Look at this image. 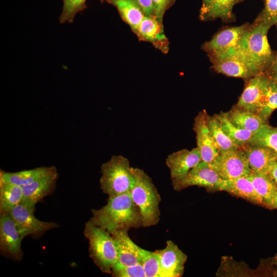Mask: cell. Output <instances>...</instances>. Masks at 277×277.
<instances>
[{"mask_svg": "<svg viewBox=\"0 0 277 277\" xmlns=\"http://www.w3.org/2000/svg\"><path fill=\"white\" fill-rule=\"evenodd\" d=\"M91 211L92 216L90 220L109 233L143 227L140 210L130 193L109 197L105 206Z\"/></svg>", "mask_w": 277, "mask_h": 277, "instance_id": "6da1fadb", "label": "cell"}, {"mask_svg": "<svg viewBox=\"0 0 277 277\" xmlns=\"http://www.w3.org/2000/svg\"><path fill=\"white\" fill-rule=\"evenodd\" d=\"M271 26L253 22L237 48L232 51L241 56L258 73H265L275 54L269 44L267 33Z\"/></svg>", "mask_w": 277, "mask_h": 277, "instance_id": "7a4b0ae2", "label": "cell"}, {"mask_svg": "<svg viewBox=\"0 0 277 277\" xmlns=\"http://www.w3.org/2000/svg\"><path fill=\"white\" fill-rule=\"evenodd\" d=\"M101 189L109 197L130 193L136 182L135 168L121 155H112L101 167Z\"/></svg>", "mask_w": 277, "mask_h": 277, "instance_id": "3957f363", "label": "cell"}, {"mask_svg": "<svg viewBox=\"0 0 277 277\" xmlns=\"http://www.w3.org/2000/svg\"><path fill=\"white\" fill-rule=\"evenodd\" d=\"M84 235L88 240L90 257L104 273H111L117 261L116 246L111 234L90 220L85 225Z\"/></svg>", "mask_w": 277, "mask_h": 277, "instance_id": "277c9868", "label": "cell"}, {"mask_svg": "<svg viewBox=\"0 0 277 277\" xmlns=\"http://www.w3.org/2000/svg\"><path fill=\"white\" fill-rule=\"evenodd\" d=\"M135 172L136 182L130 193L140 210L143 227L155 225L160 221V195L151 179L143 170L135 168Z\"/></svg>", "mask_w": 277, "mask_h": 277, "instance_id": "5b68a950", "label": "cell"}, {"mask_svg": "<svg viewBox=\"0 0 277 277\" xmlns=\"http://www.w3.org/2000/svg\"><path fill=\"white\" fill-rule=\"evenodd\" d=\"M35 209L21 203L8 213L14 222L22 240L27 236L39 238L47 231L58 227L55 222L37 219L34 214Z\"/></svg>", "mask_w": 277, "mask_h": 277, "instance_id": "8992f818", "label": "cell"}, {"mask_svg": "<svg viewBox=\"0 0 277 277\" xmlns=\"http://www.w3.org/2000/svg\"><path fill=\"white\" fill-rule=\"evenodd\" d=\"M209 164L222 180L247 176L251 173L247 156L241 147L220 153Z\"/></svg>", "mask_w": 277, "mask_h": 277, "instance_id": "52a82bcc", "label": "cell"}, {"mask_svg": "<svg viewBox=\"0 0 277 277\" xmlns=\"http://www.w3.org/2000/svg\"><path fill=\"white\" fill-rule=\"evenodd\" d=\"M249 27L250 24H245L225 28L204 43L202 49L210 60L224 55L238 47Z\"/></svg>", "mask_w": 277, "mask_h": 277, "instance_id": "ba28073f", "label": "cell"}, {"mask_svg": "<svg viewBox=\"0 0 277 277\" xmlns=\"http://www.w3.org/2000/svg\"><path fill=\"white\" fill-rule=\"evenodd\" d=\"M171 180L173 189L177 191L193 186L218 190L222 180L208 163L202 161L186 173Z\"/></svg>", "mask_w": 277, "mask_h": 277, "instance_id": "9c48e42d", "label": "cell"}, {"mask_svg": "<svg viewBox=\"0 0 277 277\" xmlns=\"http://www.w3.org/2000/svg\"><path fill=\"white\" fill-rule=\"evenodd\" d=\"M270 81L265 73L258 74L249 78L236 107L259 114L262 108Z\"/></svg>", "mask_w": 277, "mask_h": 277, "instance_id": "30bf717a", "label": "cell"}, {"mask_svg": "<svg viewBox=\"0 0 277 277\" xmlns=\"http://www.w3.org/2000/svg\"><path fill=\"white\" fill-rule=\"evenodd\" d=\"M19 233L8 213H0V252L6 258L19 261L23 258Z\"/></svg>", "mask_w": 277, "mask_h": 277, "instance_id": "8fae6325", "label": "cell"}, {"mask_svg": "<svg viewBox=\"0 0 277 277\" xmlns=\"http://www.w3.org/2000/svg\"><path fill=\"white\" fill-rule=\"evenodd\" d=\"M210 61L214 71L228 76L249 79L259 74L241 56L233 51Z\"/></svg>", "mask_w": 277, "mask_h": 277, "instance_id": "7c38bea8", "label": "cell"}, {"mask_svg": "<svg viewBox=\"0 0 277 277\" xmlns=\"http://www.w3.org/2000/svg\"><path fill=\"white\" fill-rule=\"evenodd\" d=\"M58 174L55 167L49 173L33 182L22 186L23 199L21 203L35 208L36 204L54 190Z\"/></svg>", "mask_w": 277, "mask_h": 277, "instance_id": "4fadbf2b", "label": "cell"}, {"mask_svg": "<svg viewBox=\"0 0 277 277\" xmlns=\"http://www.w3.org/2000/svg\"><path fill=\"white\" fill-rule=\"evenodd\" d=\"M155 251L159 256L164 277L183 276L187 256L176 244L169 240L164 248Z\"/></svg>", "mask_w": 277, "mask_h": 277, "instance_id": "5bb4252c", "label": "cell"}, {"mask_svg": "<svg viewBox=\"0 0 277 277\" xmlns=\"http://www.w3.org/2000/svg\"><path fill=\"white\" fill-rule=\"evenodd\" d=\"M208 117L209 115L205 111L200 112L194 119L193 129L202 161L210 164L219 152L214 145L210 134L208 125Z\"/></svg>", "mask_w": 277, "mask_h": 277, "instance_id": "9a60e30c", "label": "cell"}, {"mask_svg": "<svg viewBox=\"0 0 277 277\" xmlns=\"http://www.w3.org/2000/svg\"><path fill=\"white\" fill-rule=\"evenodd\" d=\"M110 233L114 240L116 248V262L125 266L142 263L144 249L132 241L128 235L127 230H116Z\"/></svg>", "mask_w": 277, "mask_h": 277, "instance_id": "2e32d148", "label": "cell"}, {"mask_svg": "<svg viewBox=\"0 0 277 277\" xmlns=\"http://www.w3.org/2000/svg\"><path fill=\"white\" fill-rule=\"evenodd\" d=\"M244 151L251 172L269 174L274 162L277 160L275 152L272 150L246 144L241 146Z\"/></svg>", "mask_w": 277, "mask_h": 277, "instance_id": "e0dca14e", "label": "cell"}, {"mask_svg": "<svg viewBox=\"0 0 277 277\" xmlns=\"http://www.w3.org/2000/svg\"><path fill=\"white\" fill-rule=\"evenodd\" d=\"M201 161V153L196 147L190 150L184 149L169 154L166 164L173 179L186 173Z\"/></svg>", "mask_w": 277, "mask_h": 277, "instance_id": "ac0fdd59", "label": "cell"}, {"mask_svg": "<svg viewBox=\"0 0 277 277\" xmlns=\"http://www.w3.org/2000/svg\"><path fill=\"white\" fill-rule=\"evenodd\" d=\"M135 33L140 38L150 42L162 52H167L168 42L164 34L162 22L154 16L145 15Z\"/></svg>", "mask_w": 277, "mask_h": 277, "instance_id": "d6986e66", "label": "cell"}, {"mask_svg": "<svg viewBox=\"0 0 277 277\" xmlns=\"http://www.w3.org/2000/svg\"><path fill=\"white\" fill-rule=\"evenodd\" d=\"M218 190L227 192L253 204L263 206L261 197L248 176L222 180Z\"/></svg>", "mask_w": 277, "mask_h": 277, "instance_id": "ffe728a7", "label": "cell"}, {"mask_svg": "<svg viewBox=\"0 0 277 277\" xmlns=\"http://www.w3.org/2000/svg\"><path fill=\"white\" fill-rule=\"evenodd\" d=\"M242 0H203L200 11V18L211 21L220 18L224 22L234 19L232 12L233 6Z\"/></svg>", "mask_w": 277, "mask_h": 277, "instance_id": "44dd1931", "label": "cell"}, {"mask_svg": "<svg viewBox=\"0 0 277 277\" xmlns=\"http://www.w3.org/2000/svg\"><path fill=\"white\" fill-rule=\"evenodd\" d=\"M108 2L117 8L122 18L135 33L145 16L141 7L133 0H109Z\"/></svg>", "mask_w": 277, "mask_h": 277, "instance_id": "7402d4cb", "label": "cell"}, {"mask_svg": "<svg viewBox=\"0 0 277 277\" xmlns=\"http://www.w3.org/2000/svg\"><path fill=\"white\" fill-rule=\"evenodd\" d=\"M230 122L236 127L256 132L266 122L255 113L235 107L227 112Z\"/></svg>", "mask_w": 277, "mask_h": 277, "instance_id": "603a6c76", "label": "cell"}, {"mask_svg": "<svg viewBox=\"0 0 277 277\" xmlns=\"http://www.w3.org/2000/svg\"><path fill=\"white\" fill-rule=\"evenodd\" d=\"M55 166L40 167L15 172H0V182L23 186L29 184L51 171Z\"/></svg>", "mask_w": 277, "mask_h": 277, "instance_id": "cb8c5ba5", "label": "cell"}, {"mask_svg": "<svg viewBox=\"0 0 277 277\" xmlns=\"http://www.w3.org/2000/svg\"><path fill=\"white\" fill-rule=\"evenodd\" d=\"M248 176L261 197L263 206L269 209L273 198L277 195V185L269 174L251 172Z\"/></svg>", "mask_w": 277, "mask_h": 277, "instance_id": "d4e9b609", "label": "cell"}, {"mask_svg": "<svg viewBox=\"0 0 277 277\" xmlns=\"http://www.w3.org/2000/svg\"><path fill=\"white\" fill-rule=\"evenodd\" d=\"M22 199V186L0 182V213H9Z\"/></svg>", "mask_w": 277, "mask_h": 277, "instance_id": "484cf974", "label": "cell"}, {"mask_svg": "<svg viewBox=\"0 0 277 277\" xmlns=\"http://www.w3.org/2000/svg\"><path fill=\"white\" fill-rule=\"evenodd\" d=\"M216 116L222 130L235 144L241 147L247 144L255 132L240 128L229 120L227 113L222 112Z\"/></svg>", "mask_w": 277, "mask_h": 277, "instance_id": "4316f807", "label": "cell"}, {"mask_svg": "<svg viewBox=\"0 0 277 277\" xmlns=\"http://www.w3.org/2000/svg\"><path fill=\"white\" fill-rule=\"evenodd\" d=\"M208 125L214 145L219 153L241 147L225 134L216 115L213 117L209 116Z\"/></svg>", "mask_w": 277, "mask_h": 277, "instance_id": "83f0119b", "label": "cell"}, {"mask_svg": "<svg viewBox=\"0 0 277 277\" xmlns=\"http://www.w3.org/2000/svg\"><path fill=\"white\" fill-rule=\"evenodd\" d=\"M247 144L268 148L274 151L277 156V127L264 124Z\"/></svg>", "mask_w": 277, "mask_h": 277, "instance_id": "f1b7e54d", "label": "cell"}, {"mask_svg": "<svg viewBox=\"0 0 277 277\" xmlns=\"http://www.w3.org/2000/svg\"><path fill=\"white\" fill-rule=\"evenodd\" d=\"M142 264L146 277H164L160 259L155 251L144 249Z\"/></svg>", "mask_w": 277, "mask_h": 277, "instance_id": "f546056e", "label": "cell"}, {"mask_svg": "<svg viewBox=\"0 0 277 277\" xmlns=\"http://www.w3.org/2000/svg\"><path fill=\"white\" fill-rule=\"evenodd\" d=\"M87 0H62L63 6L60 22L61 24L72 23L75 15L86 8Z\"/></svg>", "mask_w": 277, "mask_h": 277, "instance_id": "4dcf8cb0", "label": "cell"}, {"mask_svg": "<svg viewBox=\"0 0 277 277\" xmlns=\"http://www.w3.org/2000/svg\"><path fill=\"white\" fill-rule=\"evenodd\" d=\"M276 109H277V83L270 80L262 108L259 115L266 122Z\"/></svg>", "mask_w": 277, "mask_h": 277, "instance_id": "1f68e13d", "label": "cell"}, {"mask_svg": "<svg viewBox=\"0 0 277 277\" xmlns=\"http://www.w3.org/2000/svg\"><path fill=\"white\" fill-rule=\"evenodd\" d=\"M111 274L114 277H146L142 263L125 266L116 262L112 269Z\"/></svg>", "mask_w": 277, "mask_h": 277, "instance_id": "d6a6232c", "label": "cell"}, {"mask_svg": "<svg viewBox=\"0 0 277 277\" xmlns=\"http://www.w3.org/2000/svg\"><path fill=\"white\" fill-rule=\"evenodd\" d=\"M254 22L277 26V0H264V7Z\"/></svg>", "mask_w": 277, "mask_h": 277, "instance_id": "836d02e7", "label": "cell"}, {"mask_svg": "<svg viewBox=\"0 0 277 277\" xmlns=\"http://www.w3.org/2000/svg\"><path fill=\"white\" fill-rule=\"evenodd\" d=\"M174 0H152L154 16L161 22L166 10L170 6Z\"/></svg>", "mask_w": 277, "mask_h": 277, "instance_id": "e575fe53", "label": "cell"}, {"mask_svg": "<svg viewBox=\"0 0 277 277\" xmlns=\"http://www.w3.org/2000/svg\"><path fill=\"white\" fill-rule=\"evenodd\" d=\"M142 9L145 15L154 16L152 0H133Z\"/></svg>", "mask_w": 277, "mask_h": 277, "instance_id": "d590c367", "label": "cell"}, {"mask_svg": "<svg viewBox=\"0 0 277 277\" xmlns=\"http://www.w3.org/2000/svg\"><path fill=\"white\" fill-rule=\"evenodd\" d=\"M265 73L270 80L277 83V53L275 57Z\"/></svg>", "mask_w": 277, "mask_h": 277, "instance_id": "8d00e7d4", "label": "cell"}, {"mask_svg": "<svg viewBox=\"0 0 277 277\" xmlns=\"http://www.w3.org/2000/svg\"><path fill=\"white\" fill-rule=\"evenodd\" d=\"M269 175L277 185V160L274 162L270 169Z\"/></svg>", "mask_w": 277, "mask_h": 277, "instance_id": "74e56055", "label": "cell"}, {"mask_svg": "<svg viewBox=\"0 0 277 277\" xmlns=\"http://www.w3.org/2000/svg\"><path fill=\"white\" fill-rule=\"evenodd\" d=\"M272 264L275 267L273 271V275L274 276L277 277V253L274 255L273 258Z\"/></svg>", "mask_w": 277, "mask_h": 277, "instance_id": "f35d334b", "label": "cell"}, {"mask_svg": "<svg viewBox=\"0 0 277 277\" xmlns=\"http://www.w3.org/2000/svg\"><path fill=\"white\" fill-rule=\"evenodd\" d=\"M269 209H277V195L273 198Z\"/></svg>", "mask_w": 277, "mask_h": 277, "instance_id": "ab89813d", "label": "cell"}, {"mask_svg": "<svg viewBox=\"0 0 277 277\" xmlns=\"http://www.w3.org/2000/svg\"><path fill=\"white\" fill-rule=\"evenodd\" d=\"M102 1H109V0H102Z\"/></svg>", "mask_w": 277, "mask_h": 277, "instance_id": "60d3db41", "label": "cell"}, {"mask_svg": "<svg viewBox=\"0 0 277 277\" xmlns=\"http://www.w3.org/2000/svg\"></svg>", "mask_w": 277, "mask_h": 277, "instance_id": "b9f144b4", "label": "cell"}]
</instances>
